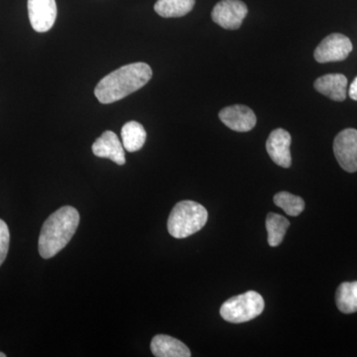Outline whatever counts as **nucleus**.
<instances>
[{"mask_svg":"<svg viewBox=\"0 0 357 357\" xmlns=\"http://www.w3.org/2000/svg\"><path fill=\"white\" fill-rule=\"evenodd\" d=\"M290 133L285 129L277 128L270 133L266 142V149L270 158L273 160L275 164L289 168L292 164V157H291Z\"/></svg>","mask_w":357,"mask_h":357,"instance_id":"obj_9","label":"nucleus"},{"mask_svg":"<svg viewBox=\"0 0 357 357\" xmlns=\"http://www.w3.org/2000/svg\"><path fill=\"white\" fill-rule=\"evenodd\" d=\"M10 234L6 222L0 220V266L6 261L7 253H8Z\"/></svg>","mask_w":357,"mask_h":357,"instance_id":"obj_19","label":"nucleus"},{"mask_svg":"<svg viewBox=\"0 0 357 357\" xmlns=\"http://www.w3.org/2000/svg\"><path fill=\"white\" fill-rule=\"evenodd\" d=\"M195 3L196 0H158L154 9L164 18L182 17L191 13Z\"/></svg>","mask_w":357,"mask_h":357,"instance_id":"obj_15","label":"nucleus"},{"mask_svg":"<svg viewBox=\"0 0 357 357\" xmlns=\"http://www.w3.org/2000/svg\"><path fill=\"white\" fill-rule=\"evenodd\" d=\"M220 119L231 130L248 132L255 128L256 115L245 105H236L220 110Z\"/></svg>","mask_w":357,"mask_h":357,"instance_id":"obj_10","label":"nucleus"},{"mask_svg":"<svg viewBox=\"0 0 357 357\" xmlns=\"http://www.w3.org/2000/svg\"><path fill=\"white\" fill-rule=\"evenodd\" d=\"M262 296L255 291L230 298L220 307V316L232 324H241L257 318L264 311Z\"/></svg>","mask_w":357,"mask_h":357,"instance_id":"obj_4","label":"nucleus"},{"mask_svg":"<svg viewBox=\"0 0 357 357\" xmlns=\"http://www.w3.org/2000/svg\"><path fill=\"white\" fill-rule=\"evenodd\" d=\"M248 13V6L241 0H222L213 7L211 20L225 29L236 30Z\"/></svg>","mask_w":357,"mask_h":357,"instance_id":"obj_7","label":"nucleus"},{"mask_svg":"<svg viewBox=\"0 0 357 357\" xmlns=\"http://www.w3.org/2000/svg\"><path fill=\"white\" fill-rule=\"evenodd\" d=\"M321 95L335 102H344L347 96V79L342 74H328L319 77L314 84Z\"/></svg>","mask_w":357,"mask_h":357,"instance_id":"obj_12","label":"nucleus"},{"mask_svg":"<svg viewBox=\"0 0 357 357\" xmlns=\"http://www.w3.org/2000/svg\"><path fill=\"white\" fill-rule=\"evenodd\" d=\"M28 14L35 31L48 32L57 18L56 0H28Z\"/></svg>","mask_w":357,"mask_h":357,"instance_id":"obj_8","label":"nucleus"},{"mask_svg":"<svg viewBox=\"0 0 357 357\" xmlns=\"http://www.w3.org/2000/svg\"><path fill=\"white\" fill-rule=\"evenodd\" d=\"M274 203L291 217H298L305 210L304 199L288 192L275 195Z\"/></svg>","mask_w":357,"mask_h":357,"instance_id":"obj_18","label":"nucleus"},{"mask_svg":"<svg viewBox=\"0 0 357 357\" xmlns=\"http://www.w3.org/2000/svg\"><path fill=\"white\" fill-rule=\"evenodd\" d=\"M146 137V131L137 121H129L121 129L122 145L131 153L139 151L144 146Z\"/></svg>","mask_w":357,"mask_h":357,"instance_id":"obj_14","label":"nucleus"},{"mask_svg":"<svg viewBox=\"0 0 357 357\" xmlns=\"http://www.w3.org/2000/svg\"><path fill=\"white\" fill-rule=\"evenodd\" d=\"M337 309L344 314L357 312V281L344 282L338 286L335 293Z\"/></svg>","mask_w":357,"mask_h":357,"instance_id":"obj_16","label":"nucleus"},{"mask_svg":"<svg viewBox=\"0 0 357 357\" xmlns=\"http://www.w3.org/2000/svg\"><path fill=\"white\" fill-rule=\"evenodd\" d=\"M333 152L340 166L349 173L357 171V130L340 131L333 141Z\"/></svg>","mask_w":357,"mask_h":357,"instance_id":"obj_6","label":"nucleus"},{"mask_svg":"<svg viewBox=\"0 0 357 357\" xmlns=\"http://www.w3.org/2000/svg\"><path fill=\"white\" fill-rule=\"evenodd\" d=\"M0 357H6V354H3V352H0Z\"/></svg>","mask_w":357,"mask_h":357,"instance_id":"obj_21","label":"nucleus"},{"mask_svg":"<svg viewBox=\"0 0 357 357\" xmlns=\"http://www.w3.org/2000/svg\"><path fill=\"white\" fill-rule=\"evenodd\" d=\"M208 218V211L201 204L192 201L180 202L169 215V234L178 239L191 236L203 229Z\"/></svg>","mask_w":357,"mask_h":357,"instance_id":"obj_3","label":"nucleus"},{"mask_svg":"<svg viewBox=\"0 0 357 357\" xmlns=\"http://www.w3.org/2000/svg\"><path fill=\"white\" fill-rule=\"evenodd\" d=\"M289 227H290V222H289L287 218L278 215V213H270L266 218L268 243H269V245L272 248L280 245Z\"/></svg>","mask_w":357,"mask_h":357,"instance_id":"obj_17","label":"nucleus"},{"mask_svg":"<svg viewBox=\"0 0 357 357\" xmlns=\"http://www.w3.org/2000/svg\"><path fill=\"white\" fill-rule=\"evenodd\" d=\"M349 95L351 100H357V77L352 82L351 86H349Z\"/></svg>","mask_w":357,"mask_h":357,"instance_id":"obj_20","label":"nucleus"},{"mask_svg":"<svg viewBox=\"0 0 357 357\" xmlns=\"http://www.w3.org/2000/svg\"><path fill=\"white\" fill-rule=\"evenodd\" d=\"M79 223V213L74 206H63L52 213L45 220L40 234V255L45 259H50L57 255L76 234Z\"/></svg>","mask_w":357,"mask_h":357,"instance_id":"obj_2","label":"nucleus"},{"mask_svg":"<svg viewBox=\"0 0 357 357\" xmlns=\"http://www.w3.org/2000/svg\"><path fill=\"white\" fill-rule=\"evenodd\" d=\"M354 46L349 37L340 33H333L326 37L314 51V59L321 64L342 62L349 57Z\"/></svg>","mask_w":357,"mask_h":357,"instance_id":"obj_5","label":"nucleus"},{"mask_svg":"<svg viewBox=\"0 0 357 357\" xmlns=\"http://www.w3.org/2000/svg\"><path fill=\"white\" fill-rule=\"evenodd\" d=\"M93 152L100 158H107L117 165L126 164L124 147L119 139V136L112 131H105L93 144Z\"/></svg>","mask_w":357,"mask_h":357,"instance_id":"obj_11","label":"nucleus"},{"mask_svg":"<svg viewBox=\"0 0 357 357\" xmlns=\"http://www.w3.org/2000/svg\"><path fill=\"white\" fill-rule=\"evenodd\" d=\"M151 77V68L145 63L123 66L100 79L95 95L102 105L119 102L143 88Z\"/></svg>","mask_w":357,"mask_h":357,"instance_id":"obj_1","label":"nucleus"},{"mask_svg":"<svg viewBox=\"0 0 357 357\" xmlns=\"http://www.w3.org/2000/svg\"><path fill=\"white\" fill-rule=\"evenodd\" d=\"M151 351L156 357H190L187 345L170 335H158L151 342Z\"/></svg>","mask_w":357,"mask_h":357,"instance_id":"obj_13","label":"nucleus"}]
</instances>
